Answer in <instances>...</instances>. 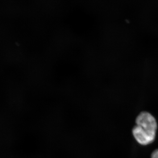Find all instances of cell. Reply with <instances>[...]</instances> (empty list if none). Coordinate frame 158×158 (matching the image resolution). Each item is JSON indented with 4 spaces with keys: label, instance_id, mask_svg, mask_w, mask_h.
<instances>
[{
    "label": "cell",
    "instance_id": "6da1fadb",
    "mask_svg": "<svg viewBox=\"0 0 158 158\" xmlns=\"http://www.w3.org/2000/svg\"><path fill=\"white\" fill-rule=\"evenodd\" d=\"M136 123L142 133L155 140L157 124L152 115L148 112H142L136 118Z\"/></svg>",
    "mask_w": 158,
    "mask_h": 158
},
{
    "label": "cell",
    "instance_id": "7a4b0ae2",
    "mask_svg": "<svg viewBox=\"0 0 158 158\" xmlns=\"http://www.w3.org/2000/svg\"><path fill=\"white\" fill-rule=\"evenodd\" d=\"M151 158H158V149H156L152 153Z\"/></svg>",
    "mask_w": 158,
    "mask_h": 158
}]
</instances>
